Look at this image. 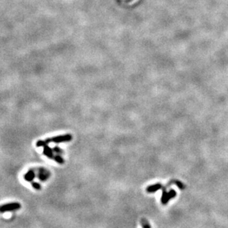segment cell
Masks as SVG:
<instances>
[{"instance_id":"cell-1","label":"cell","mask_w":228,"mask_h":228,"mask_svg":"<svg viewBox=\"0 0 228 228\" xmlns=\"http://www.w3.org/2000/svg\"><path fill=\"white\" fill-rule=\"evenodd\" d=\"M73 139V137L70 134H67V135H60V136L53 137L51 138H47L46 139V142L47 143H50V142H53V143H61V142H70Z\"/></svg>"},{"instance_id":"cell-2","label":"cell","mask_w":228,"mask_h":228,"mask_svg":"<svg viewBox=\"0 0 228 228\" xmlns=\"http://www.w3.org/2000/svg\"><path fill=\"white\" fill-rule=\"evenodd\" d=\"M21 208V204L17 202L8 203V204H2L0 206V213H5L8 211L16 210Z\"/></svg>"},{"instance_id":"cell-3","label":"cell","mask_w":228,"mask_h":228,"mask_svg":"<svg viewBox=\"0 0 228 228\" xmlns=\"http://www.w3.org/2000/svg\"><path fill=\"white\" fill-rule=\"evenodd\" d=\"M162 188V185H161V183H156V184L148 186V187L146 188V191L148 193H154V192L158 191V190Z\"/></svg>"},{"instance_id":"cell-4","label":"cell","mask_w":228,"mask_h":228,"mask_svg":"<svg viewBox=\"0 0 228 228\" xmlns=\"http://www.w3.org/2000/svg\"><path fill=\"white\" fill-rule=\"evenodd\" d=\"M43 154L44 156H46L47 157H48L49 159H53V151L52 148H50V146H48L47 145H44L43 147Z\"/></svg>"},{"instance_id":"cell-5","label":"cell","mask_w":228,"mask_h":228,"mask_svg":"<svg viewBox=\"0 0 228 228\" xmlns=\"http://www.w3.org/2000/svg\"><path fill=\"white\" fill-rule=\"evenodd\" d=\"M169 201H170V199H169L168 192H167L165 189H164L162 191V195H161V204H167Z\"/></svg>"},{"instance_id":"cell-6","label":"cell","mask_w":228,"mask_h":228,"mask_svg":"<svg viewBox=\"0 0 228 228\" xmlns=\"http://www.w3.org/2000/svg\"><path fill=\"white\" fill-rule=\"evenodd\" d=\"M34 178H35V174L33 171H29L24 176V179L27 182H32Z\"/></svg>"},{"instance_id":"cell-7","label":"cell","mask_w":228,"mask_h":228,"mask_svg":"<svg viewBox=\"0 0 228 228\" xmlns=\"http://www.w3.org/2000/svg\"><path fill=\"white\" fill-rule=\"evenodd\" d=\"M53 160H54L55 162H58L59 164H64L65 163L64 159H63L62 157L61 156H60V155L54 156V157H53Z\"/></svg>"},{"instance_id":"cell-8","label":"cell","mask_w":228,"mask_h":228,"mask_svg":"<svg viewBox=\"0 0 228 228\" xmlns=\"http://www.w3.org/2000/svg\"><path fill=\"white\" fill-rule=\"evenodd\" d=\"M141 226H142V228H151V226L150 225L149 222H148L145 219H141Z\"/></svg>"},{"instance_id":"cell-9","label":"cell","mask_w":228,"mask_h":228,"mask_svg":"<svg viewBox=\"0 0 228 228\" xmlns=\"http://www.w3.org/2000/svg\"><path fill=\"white\" fill-rule=\"evenodd\" d=\"M168 196L170 200L173 198H175V197H176V190H174V189H171V190L168 192Z\"/></svg>"},{"instance_id":"cell-10","label":"cell","mask_w":228,"mask_h":228,"mask_svg":"<svg viewBox=\"0 0 228 228\" xmlns=\"http://www.w3.org/2000/svg\"><path fill=\"white\" fill-rule=\"evenodd\" d=\"M174 182L176 184V185L179 188L181 189V190H184V189L185 188V186H184V185L181 182L179 181V180H176V181H174Z\"/></svg>"},{"instance_id":"cell-11","label":"cell","mask_w":228,"mask_h":228,"mask_svg":"<svg viewBox=\"0 0 228 228\" xmlns=\"http://www.w3.org/2000/svg\"><path fill=\"white\" fill-rule=\"evenodd\" d=\"M31 185H32V187H34L35 190H41V185H40L39 183L36 182H31Z\"/></svg>"},{"instance_id":"cell-12","label":"cell","mask_w":228,"mask_h":228,"mask_svg":"<svg viewBox=\"0 0 228 228\" xmlns=\"http://www.w3.org/2000/svg\"><path fill=\"white\" fill-rule=\"evenodd\" d=\"M46 145H47L46 140H39L37 141V144H36L37 147H44Z\"/></svg>"},{"instance_id":"cell-13","label":"cell","mask_w":228,"mask_h":228,"mask_svg":"<svg viewBox=\"0 0 228 228\" xmlns=\"http://www.w3.org/2000/svg\"><path fill=\"white\" fill-rule=\"evenodd\" d=\"M53 152H56L57 153V154H63V151L61 148H59V147H55V148H53Z\"/></svg>"}]
</instances>
